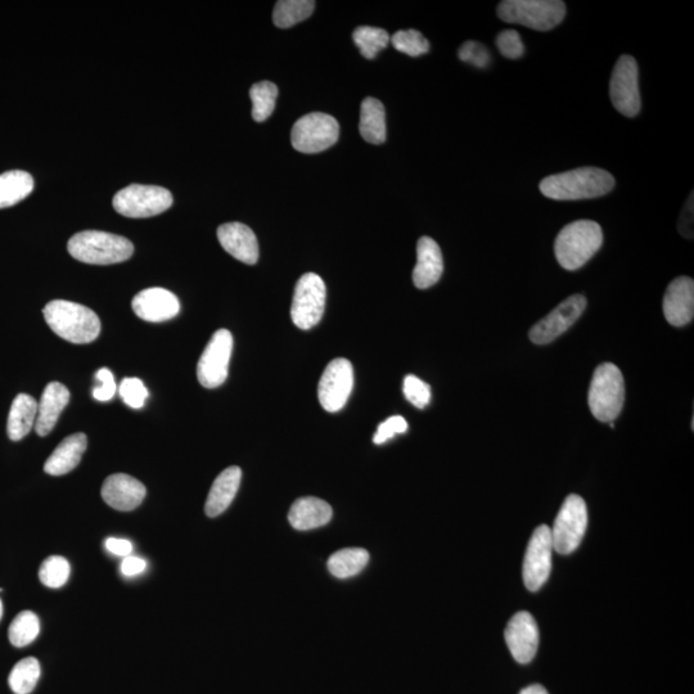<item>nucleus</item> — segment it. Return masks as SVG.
I'll use <instances>...</instances> for the list:
<instances>
[{"label":"nucleus","instance_id":"nucleus-33","mask_svg":"<svg viewBox=\"0 0 694 694\" xmlns=\"http://www.w3.org/2000/svg\"><path fill=\"white\" fill-rule=\"evenodd\" d=\"M40 623L38 616L31 611H24L15 617L9 626L8 637L12 646L21 648L29 646L38 637Z\"/></svg>","mask_w":694,"mask_h":694},{"label":"nucleus","instance_id":"nucleus-8","mask_svg":"<svg viewBox=\"0 0 694 694\" xmlns=\"http://www.w3.org/2000/svg\"><path fill=\"white\" fill-rule=\"evenodd\" d=\"M340 125L335 117L322 112H313L296 121L291 133V142L301 153H319L328 150L339 141Z\"/></svg>","mask_w":694,"mask_h":694},{"label":"nucleus","instance_id":"nucleus-10","mask_svg":"<svg viewBox=\"0 0 694 694\" xmlns=\"http://www.w3.org/2000/svg\"><path fill=\"white\" fill-rule=\"evenodd\" d=\"M327 288L315 273H306L299 279L291 306V318L300 330L317 326L326 309Z\"/></svg>","mask_w":694,"mask_h":694},{"label":"nucleus","instance_id":"nucleus-4","mask_svg":"<svg viewBox=\"0 0 694 694\" xmlns=\"http://www.w3.org/2000/svg\"><path fill=\"white\" fill-rule=\"evenodd\" d=\"M72 258L92 265L123 263L132 258L133 243L128 238L101 231H84L67 243Z\"/></svg>","mask_w":694,"mask_h":694},{"label":"nucleus","instance_id":"nucleus-12","mask_svg":"<svg viewBox=\"0 0 694 694\" xmlns=\"http://www.w3.org/2000/svg\"><path fill=\"white\" fill-rule=\"evenodd\" d=\"M612 105L620 114L634 117L641 111V93H639L638 63L632 56H621L616 62L610 83Z\"/></svg>","mask_w":694,"mask_h":694},{"label":"nucleus","instance_id":"nucleus-43","mask_svg":"<svg viewBox=\"0 0 694 694\" xmlns=\"http://www.w3.org/2000/svg\"><path fill=\"white\" fill-rule=\"evenodd\" d=\"M146 567L147 563L146 561L142 560V558L128 556L124 558L123 562H121L120 570L123 572V575L126 576V578H132V576L142 574V572L146 570Z\"/></svg>","mask_w":694,"mask_h":694},{"label":"nucleus","instance_id":"nucleus-24","mask_svg":"<svg viewBox=\"0 0 694 694\" xmlns=\"http://www.w3.org/2000/svg\"><path fill=\"white\" fill-rule=\"evenodd\" d=\"M242 471L240 467H229L224 470L211 486L205 504L206 515L213 518L222 515L231 506L240 489Z\"/></svg>","mask_w":694,"mask_h":694},{"label":"nucleus","instance_id":"nucleus-44","mask_svg":"<svg viewBox=\"0 0 694 694\" xmlns=\"http://www.w3.org/2000/svg\"><path fill=\"white\" fill-rule=\"evenodd\" d=\"M678 228L684 237H693V193L684 207L682 216H680Z\"/></svg>","mask_w":694,"mask_h":694},{"label":"nucleus","instance_id":"nucleus-31","mask_svg":"<svg viewBox=\"0 0 694 694\" xmlns=\"http://www.w3.org/2000/svg\"><path fill=\"white\" fill-rule=\"evenodd\" d=\"M40 674L42 670L39 661L35 657H26L13 666L8 678L9 687L13 693L30 694L38 684Z\"/></svg>","mask_w":694,"mask_h":694},{"label":"nucleus","instance_id":"nucleus-3","mask_svg":"<svg viewBox=\"0 0 694 694\" xmlns=\"http://www.w3.org/2000/svg\"><path fill=\"white\" fill-rule=\"evenodd\" d=\"M603 243L601 225L593 220H578L566 225L554 242V254L566 270L584 267Z\"/></svg>","mask_w":694,"mask_h":694},{"label":"nucleus","instance_id":"nucleus-47","mask_svg":"<svg viewBox=\"0 0 694 694\" xmlns=\"http://www.w3.org/2000/svg\"><path fill=\"white\" fill-rule=\"evenodd\" d=\"M2 617H3V603H2V599H0V620H2Z\"/></svg>","mask_w":694,"mask_h":694},{"label":"nucleus","instance_id":"nucleus-22","mask_svg":"<svg viewBox=\"0 0 694 694\" xmlns=\"http://www.w3.org/2000/svg\"><path fill=\"white\" fill-rule=\"evenodd\" d=\"M70 401V392L60 382H51L45 387L42 399L38 404V417H36L35 430L39 436L51 434L57 425L62 410Z\"/></svg>","mask_w":694,"mask_h":694},{"label":"nucleus","instance_id":"nucleus-11","mask_svg":"<svg viewBox=\"0 0 694 694\" xmlns=\"http://www.w3.org/2000/svg\"><path fill=\"white\" fill-rule=\"evenodd\" d=\"M233 351V336L228 330L216 331L197 365L198 382L206 389L222 386L228 377Z\"/></svg>","mask_w":694,"mask_h":694},{"label":"nucleus","instance_id":"nucleus-42","mask_svg":"<svg viewBox=\"0 0 694 694\" xmlns=\"http://www.w3.org/2000/svg\"><path fill=\"white\" fill-rule=\"evenodd\" d=\"M97 380L101 381V387H96L93 390V398L98 401H110L114 398L117 386L114 374L110 369L102 368L97 372Z\"/></svg>","mask_w":694,"mask_h":694},{"label":"nucleus","instance_id":"nucleus-18","mask_svg":"<svg viewBox=\"0 0 694 694\" xmlns=\"http://www.w3.org/2000/svg\"><path fill=\"white\" fill-rule=\"evenodd\" d=\"M146 486L125 473L107 477L102 486V498L108 506L121 512L133 511L146 498Z\"/></svg>","mask_w":694,"mask_h":694},{"label":"nucleus","instance_id":"nucleus-30","mask_svg":"<svg viewBox=\"0 0 694 694\" xmlns=\"http://www.w3.org/2000/svg\"><path fill=\"white\" fill-rule=\"evenodd\" d=\"M314 8L313 0H281L274 7V24L279 29H288L312 16Z\"/></svg>","mask_w":694,"mask_h":694},{"label":"nucleus","instance_id":"nucleus-17","mask_svg":"<svg viewBox=\"0 0 694 694\" xmlns=\"http://www.w3.org/2000/svg\"><path fill=\"white\" fill-rule=\"evenodd\" d=\"M133 310L138 318L151 323L169 321L180 312L178 297L165 288H147L133 299Z\"/></svg>","mask_w":694,"mask_h":694},{"label":"nucleus","instance_id":"nucleus-6","mask_svg":"<svg viewBox=\"0 0 694 694\" xmlns=\"http://www.w3.org/2000/svg\"><path fill=\"white\" fill-rule=\"evenodd\" d=\"M500 20L538 31H548L561 24L566 4L561 0H504L498 6Z\"/></svg>","mask_w":694,"mask_h":694},{"label":"nucleus","instance_id":"nucleus-45","mask_svg":"<svg viewBox=\"0 0 694 694\" xmlns=\"http://www.w3.org/2000/svg\"><path fill=\"white\" fill-rule=\"evenodd\" d=\"M106 548L108 552L120 557H128L133 552V544L130 543L129 540L125 539H107Z\"/></svg>","mask_w":694,"mask_h":694},{"label":"nucleus","instance_id":"nucleus-13","mask_svg":"<svg viewBox=\"0 0 694 694\" xmlns=\"http://www.w3.org/2000/svg\"><path fill=\"white\" fill-rule=\"evenodd\" d=\"M353 387V364L345 358L332 360L324 369L321 381H319V403L327 412H339L349 400Z\"/></svg>","mask_w":694,"mask_h":694},{"label":"nucleus","instance_id":"nucleus-9","mask_svg":"<svg viewBox=\"0 0 694 694\" xmlns=\"http://www.w3.org/2000/svg\"><path fill=\"white\" fill-rule=\"evenodd\" d=\"M588 527V509L584 499L572 494L565 500L551 529L554 551L571 554L579 548Z\"/></svg>","mask_w":694,"mask_h":694},{"label":"nucleus","instance_id":"nucleus-15","mask_svg":"<svg viewBox=\"0 0 694 694\" xmlns=\"http://www.w3.org/2000/svg\"><path fill=\"white\" fill-rule=\"evenodd\" d=\"M585 308H587V299L583 295L570 296L531 328L530 340L535 345L551 344L578 321Z\"/></svg>","mask_w":694,"mask_h":694},{"label":"nucleus","instance_id":"nucleus-29","mask_svg":"<svg viewBox=\"0 0 694 694\" xmlns=\"http://www.w3.org/2000/svg\"><path fill=\"white\" fill-rule=\"evenodd\" d=\"M369 562V553L363 548H347L333 553L328 560V570L339 579L360 574Z\"/></svg>","mask_w":694,"mask_h":694},{"label":"nucleus","instance_id":"nucleus-40","mask_svg":"<svg viewBox=\"0 0 694 694\" xmlns=\"http://www.w3.org/2000/svg\"><path fill=\"white\" fill-rule=\"evenodd\" d=\"M459 58L463 62L471 63V65L484 69L489 65L490 53L485 45L477 42H467L459 48Z\"/></svg>","mask_w":694,"mask_h":694},{"label":"nucleus","instance_id":"nucleus-34","mask_svg":"<svg viewBox=\"0 0 694 694\" xmlns=\"http://www.w3.org/2000/svg\"><path fill=\"white\" fill-rule=\"evenodd\" d=\"M353 39L360 53L367 60H373L390 43V35L386 30L372 26H359L355 29Z\"/></svg>","mask_w":694,"mask_h":694},{"label":"nucleus","instance_id":"nucleus-21","mask_svg":"<svg viewBox=\"0 0 694 694\" xmlns=\"http://www.w3.org/2000/svg\"><path fill=\"white\" fill-rule=\"evenodd\" d=\"M444 272L443 254L430 237H422L417 245V264L413 270L414 286L426 290L440 281Z\"/></svg>","mask_w":694,"mask_h":694},{"label":"nucleus","instance_id":"nucleus-39","mask_svg":"<svg viewBox=\"0 0 694 694\" xmlns=\"http://www.w3.org/2000/svg\"><path fill=\"white\" fill-rule=\"evenodd\" d=\"M497 47L499 52L509 60H517L525 53V45L522 43L521 35L516 30H504L498 35Z\"/></svg>","mask_w":694,"mask_h":694},{"label":"nucleus","instance_id":"nucleus-5","mask_svg":"<svg viewBox=\"0 0 694 694\" xmlns=\"http://www.w3.org/2000/svg\"><path fill=\"white\" fill-rule=\"evenodd\" d=\"M589 407L601 422L612 423L624 408L623 373L612 363H603L594 371L589 389Z\"/></svg>","mask_w":694,"mask_h":694},{"label":"nucleus","instance_id":"nucleus-36","mask_svg":"<svg viewBox=\"0 0 694 694\" xmlns=\"http://www.w3.org/2000/svg\"><path fill=\"white\" fill-rule=\"evenodd\" d=\"M390 42L396 51L410 57H419L430 51V43L418 30H400L392 35Z\"/></svg>","mask_w":694,"mask_h":694},{"label":"nucleus","instance_id":"nucleus-1","mask_svg":"<svg viewBox=\"0 0 694 694\" xmlns=\"http://www.w3.org/2000/svg\"><path fill=\"white\" fill-rule=\"evenodd\" d=\"M615 187V178L599 168H580L554 174L540 182V192L556 201L590 200L607 195Z\"/></svg>","mask_w":694,"mask_h":694},{"label":"nucleus","instance_id":"nucleus-19","mask_svg":"<svg viewBox=\"0 0 694 694\" xmlns=\"http://www.w3.org/2000/svg\"><path fill=\"white\" fill-rule=\"evenodd\" d=\"M664 314L671 326L683 327L694 317V282L689 277H679L670 283L664 297Z\"/></svg>","mask_w":694,"mask_h":694},{"label":"nucleus","instance_id":"nucleus-7","mask_svg":"<svg viewBox=\"0 0 694 694\" xmlns=\"http://www.w3.org/2000/svg\"><path fill=\"white\" fill-rule=\"evenodd\" d=\"M173 205V195L157 186H132L121 189L114 197V209L126 218H151L164 213Z\"/></svg>","mask_w":694,"mask_h":694},{"label":"nucleus","instance_id":"nucleus-32","mask_svg":"<svg viewBox=\"0 0 694 694\" xmlns=\"http://www.w3.org/2000/svg\"><path fill=\"white\" fill-rule=\"evenodd\" d=\"M250 97L252 101V117L258 123L268 120L276 108L278 97V88L276 84L270 81H260V83L252 85L250 89Z\"/></svg>","mask_w":694,"mask_h":694},{"label":"nucleus","instance_id":"nucleus-14","mask_svg":"<svg viewBox=\"0 0 694 694\" xmlns=\"http://www.w3.org/2000/svg\"><path fill=\"white\" fill-rule=\"evenodd\" d=\"M553 540L551 529L542 525L534 531L524 561V581L527 589L536 592L543 587L552 571Z\"/></svg>","mask_w":694,"mask_h":694},{"label":"nucleus","instance_id":"nucleus-23","mask_svg":"<svg viewBox=\"0 0 694 694\" xmlns=\"http://www.w3.org/2000/svg\"><path fill=\"white\" fill-rule=\"evenodd\" d=\"M332 507L322 499L308 497L297 499L288 513V520L294 529L308 531L330 524Z\"/></svg>","mask_w":694,"mask_h":694},{"label":"nucleus","instance_id":"nucleus-27","mask_svg":"<svg viewBox=\"0 0 694 694\" xmlns=\"http://www.w3.org/2000/svg\"><path fill=\"white\" fill-rule=\"evenodd\" d=\"M359 130L365 142L382 144L386 141V112L378 99L368 97L362 102Z\"/></svg>","mask_w":694,"mask_h":694},{"label":"nucleus","instance_id":"nucleus-28","mask_svg":"<svg viewBox=\"0 0 694 694\" xmlns=\"http://www.w3.org/2000/svg\"><path fill=\"white\" fill-rule=\"evenodd\" d=\"M34 179L22 170H11L0 175V209H7L25 200L33 192Z\"/></svg>","mask_w":694,"mask_h":694},{"label":"nucleus","instance_id":"nucleus-38","mask_svg":"<svg viewBox=\"0 0 694 694\" xmlns=\"http://www.w3.org/2000/svg\"><path fill=\"white\" fill-rule=\"evenodd\" d=\"M121 399L128 407L133 409L143 408L148 399V390L139 378H125L119 386Z\"/></svg>","mask_w":694,"mask_h":694},{"label":"nucleus","instance_id":"nucleus-41","mask_svg":"<svg viewBox=\"0 0 694 694\" xmlns=\"http://www.w3.org/2000/svg\"><path fill=\"white\" fill-rule=\"evenodd\" d=\"M408 431V423L401 416L387 418L377 428L376 435L373 437V443L381 445L386 443L395 435L405 434Z\"/></svg>","mask_w":694,"mask_h":694},{"label":"nucleus","instance_id":"nucleus-37","mask_svg":"<svg viewBox=\"0 0 694 694\" xmlns=\"http://www.w3.org/2000/svg\"><path fill=\"white\" fill-rule=\"evenodd\" d=\"M403 391L405 398L416 408L423 409L430 404V385H427L425 381L419 380V378L413 376V374H409V376L404 378Z\"/></svg>","mask_w":694,"mask_h":694},{"label":"nucleus","instance_id":"nucleus-2","mask_svg":"<svg viewBox=\"0 0 694 694\" xmlns=\"http://www.w3.org/2000/svg\"><path fill=\"white\" fill-rule=\"evenodd\" d=\"M43 314L51 330L71 344H90L101 333L98 315L84 305L54 300L45 305Z\"/></svg>","mask_w":694,"mask_h":694},{"label":"nucleus","instance_id":"nucleus-46","mask_svg":"<svg viewBox=\"0 0 694 694\" xmlns=\"http://www.w3.org/2000/svg\"><path fill=\"white\" fill-rule=\"evenodd\" d=\"M520 694H549L547 689H545L542 686H538V684H535V686H530L525 689H522V692Z\"/></svg>","mask_w":694,"mask_h":694},{"label":"nucleus","instance_id":"nucleus-25","mask_svg":"<svg viewBox=\"0 0 694 694\" xmlns=\"http://www.w3.org/2000/svg\"><path fill=\"white\" fill-rule=\"evenodd\" d=\"M87 446L88 439L85 434L66 437L45 462L44 471L51 476L66 475L79 466Z\"/></svg>","mask_w":694,"mask_h":694},{"label":"nucleus","instance_id":"nucleus-35","mask_svg":"<svg viewBox=\"0 0 694 694\" xmlns=\"http://www.w3.org/2000/svg\"><path fill=\"white\" fill-rule=\"evenodd\" d=\"M70 563L61 556L47 558L40 566L39 579L47 588L63 587L70 578Z\"/></svg>","mask_w":694,"mask_h":694},{"label":"nucleus","instance_id":"nucleus-26","mask_svg":"<svg viewBox=\"0 0 694 694\" xmlns=\"http://www.w3.org/2000/svg\"><path fill=\"white\" fill-rule=\"evenodd\" d=\"M38 403L30 395L20 394L13 400L9 410L7 434L12 441L24 439L35 426Z\"/></svg>","mask_w":694,"mask_h":694},{"label":"nucleus","instance_id":"nucleus-16","mask_svg":"<svg viewBox=\"0 0 694 694\" xmlns=\"http://www.w3.org/2000/svg\"><path fill=\"white\" fill-rule=\"evenodd\" d=\"M504 635L513 659L520 664L533 661L539 646V629L529 612H518L513 616Z\"/></svg>","mask_w":694,"mask_h":694},{"label":"nucleus","instance_id":"nucleus-20","mask_svg":"<svg viewBox=\"0 0 694 694\" xmlns=\"http://www.w3.org/2000/svg\"><path fill=\"white\" fill-rule=\"evenodd\" d=\"M218 238L223 249L234 259L247 265H255L259 260V243L255 233L242 223L220 225Z\"/></svg>","mask_w":694,"mask_h":694}]
</instances>
